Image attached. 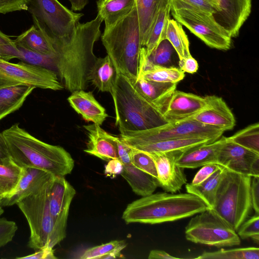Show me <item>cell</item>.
<instances>
[{
    "mask_svg": "<svg viewBox=\"0 0 259 259\" xmlns=\"http://www.w3.org/2000/svg\"><path fill=\"white\" fill-rule=\"evenodd\" d=\"M51 179L39 191L16 204L29 226L28 246L36 250L45 246L53 248L56 245L48 200V188Z\"/></svg>",
    "mask_w": 259,
    "mask_h": 259,
    "instance_id": "10",
    "label": "cell"
},
{
    "mask_svg": "<svg viewBox=\"0 0 259 259\" xmlns=\"http://www.w3.org/2000/svg\"><path fill=\"white\" fill-rule=\"evenodd\" d=\"M76 191L64 177L54 176L48 188V200L54 224V236L57 244L66 236L67 221L71 202Z\"/></svg>",
    "mask_w": 259,
    "mask_h": 259,
    "instance_id": "13",
    "label": "cell"
},
{
    "mask_svg": "<svg viewBox=\"0 0 259 259\" xmlns=\"http://www.w3.org/2000/svg\"><path fill=\"white\" fill-rule=\"evenodd\" d=\"M212 142L210 140L203 138H183L157 141L141 145L133 148L148 153H166L182 151L194 146Z\"/></svg>",
    "mask_w": 259,
    "mask_h": 259,
    "instance_id": "31",
    "label": "cell"
},
{
    "mask_svg": "<svg viewBox=\"0 0 259 259\" xmlns=\"http://www.w3.org/2000/svg\"><path fill=\"white\" fill-rule=\"evenodd\" d=\"M120 175L128 182L133 191L142 197L153 193L159 186L157 179L138 168L132 162L123 164Z\"/></svg>",
    "mask_w": 259,
    "mask_h": 259,
    "instance_id": "27",
    "label": "cell"
},
{
    "mask_svg": "<svg viewBox=\"0 0 259 259\" xmlns=\"http://www.w3.org/2000/svg\"><path fill=\"white\" fill-rule=\"evenodd\" d=\"M29 0H0V14L27 10Z\"/></svg>",
    "mask_w": 259,
    "mask_h": 259,
    "instance_id": "44",
    "label": "cell"
},
{
    "mask_svg": "<svg viewBox=\"0 0 259 259\" xmlns=\"http://www.w3.org/2000/svg\"><path fill=\"white\" fill-rule=\"evenodd\" d=\"M208 208L191 193L157 192L128 204L122 218L127 224H160L188 218Z\"/></svg>",
    "mask_w": 259,
    "mask_h": 259,
    "instance_id": "3",
    "label": "cell"
},
{
    "mask_svg": "<svg viewBox=\"0 0 259 259\" xmlns=\"http://www.w3.org/2000/svg\"><path fill=\"white\" fill-rule=\"evenodd\" d=\"M0 59H2V60H5V56L3 53V52L0 48Z\"/></svg>",
    "mask_w": 259,
    "mask_h": 259,
    "instance_id": "56",
    "label": "cell"
},
{
    "mask_svg": "<svg viewBox=\"0 0 259 259\" xmlns=\"http://www.w3.org/2000/svg\"><path fill=\"white\" fill-rule=\"evenodd\" d=\"M206 105L205 97L176 90L166 102L163 115L168 122L191 118Z\"/></svg>",
    "mask_w": 259,
    "mask_h": 259,
    "instance_id": "16",
    "label": "cell"
},
{
    "mask_svg": "<svg viewBox=\"0 0 259 259\" xmlns=\"http://www.w3.org/2000/svg\"><path fill=\"white\" fill-rule=\"evenodd\" d=\"M22 167L14 162L9 164H0V195L2 198L10 194L17 185Z\"/></svg>",
    "mask_w": 259,
    "mask_h": 259,
    "instance_id": "37",
    "label": "cell"
},
{
    "mask_svg": "<svg viewBox=\"0 0 259 259\" xmlns=\"http://www.w3.org/2000/svg\"><path fill=\"white\" fill-rule=\"evenodd\" d=\"M98 1H109V0H98Z\"/></svg>",
    "mask_w": 259,
    "mask_h": 259,
    "instance_id": "59",
    "label": "cell"
},
{
    "mask_svg": "<svg viewBox=\"0 0 259 259\" xmlns=\"http://www.w3.org/2000/svg\"><path fill=\"white\" fill-rule=\"evenodd\" d=\"M212 15L219 11L215 0H180Z\"/></svg>",
    "mask_w": 259,
    "mask_h": 259,
    "instance_id": "45",
    "label": "cell"
},
{
    "mask_svg": "<svg viewBox=\"0 0 259 259\" xmlns=\"http://www.w3.org/2000/svg\"><path fill=\"white\" fill-rule=\"evenodd\" d=\"M54 176L51 174L34 167H22V172L13 192L3 198L1 206L16 204L25 198L38 191Z\"/></svg>",
    "mask_w": 259,
    "mask_h": 259,
    "instance_id": "18",
    "label": "cell"
},
{
    "mask_svg": "<svg viewBox=\"0 0 259 259\" xmlns=\"http://www.w3.org/2000/svg\"><path fill=\"white\" fill-rule=\"evenodd\" d=\"M83 128L88 137L85 152L106 161L118 159L114 136L95 123L84 125Z\"/></svg>",
    "mask_w": 259,
    "mask_h": 259,
    "instance_id": "21",
    "label": "cell"
},
{
    "mask_svg": "<svg viewBox=\"0 0 259 259\" xmlns=\"http://www.w3.org/2000/svg\"><path fill=\"white\" fill-rule=\"evenodd\" d=\"M218 12L213 16L232 37H236L249 16L251 0H215Z\"/></svg>",
    "mask_w": 259,
    "mask_h": 259,
    "instance_id": "14",
    "label": "cell"
},
{
    "mask_svg": "<svg viewBox=\"0 0 259 259\" xmlns=\"http://www.w3.org/2000/svg\"><path fill=\"white\" fill-rule=\"evenodd\" d=\"M13 162L21 167H34L55 176L70 174L74 166L64 148L51 145L33 136L18 123L2 132Z\"/></svg>",
    "mask_w": 259,
    "mask_h": 259,
    "instance_id": "2",
    "label": "cell"
},
{
    "mask_svg": "<svg viewBox=\"0 0 259 259\" xmlns=\"http://www.w3.org/2000/svg\"><path fill=\"white\" fill-rule=\"evenodd\" d=\"M197 259H258L259 248L255 247L221 249L213 252H203Z\"/></svg>",
    "mask_w": 259,
    "mask_h": 259,
    "instance_id": "35",
    "label": "cell"
},
{
    "mask_svg": "<svg viewBox=\"0 0 259 259\" xmlns=\"http://www.w3.org/2000/svg\"><path fill=\"white\" fill-rule=\"evenodd\" d=\"M148 258L149 259H178L176 257L171 255L166 252L162 250H152L150 251Z\"/></svg>",
    "mask_w": 259,
    "mask_h": 259,
    "instance_id": "53",
    "label": "cell"
},
{
    "mask_svg": "<svg viewBox=\"0 0 259 259\" xmlns=\"http://www.w3.org/2000/svg\"><path fill=\"white\" fill-rule=\"evenodd\" d=\"M16 258L55 259L57 257L54 254V251L52 247L45 246L37 250L32 254L25 256L16 257Z\"/></svg>",
    "mask_w": 259,
    "mask_h": 259,
    "instance_id": "49",
    "label": "cell"
},
{
    "mask_svg": "<svg viewBox=\"0 0 259 259\" xmlns=\"http://www.w3.org/2000/svg\"><path fill=\"white\" fill-rule=\"evenodd\" d=\"M185 233L190 241L217 247L239 245L241 242L233 228L210 207L190 220Z\"/></svg>",
    "mask_w": 259,
    "mask_h": 259,
    "instance_id": "11",
    "label": "cell"
},
{
    "mask_svg": "<svg viewBox=\"0 0 259 259\" xmlns=\"http://www.w3.org/2000/svg\"><path fill=\"white\" fill-rule=\"evenodd\" d=\"M18 85L53 91L64 88L52 70L22 61L13 63L0 59V88Z\"/></svg>",
    "mask_w": 259,
    "mask_h": 259,
    "instance_id": "12",
    "label": "cell"
},
{
    "mask_svg": "<svg viewBox=\"0 0 259 259\" xmlns=\"http://www.w3.org/2000/svg\"><path fill=\"white\" fill-rule=\"evenodd\" d=\"M2 199H3L2 197L0 195V206H1V201H2Z\"/></svg>",
    "mask_w": 259,
    "mask_h": 259,
    "instance_id": "58",
    "label": "cell"
},
{
    "mask_svg": "<svg viewBox=\"0 0 259 259\" xmlns=\"http://www.w3.org/2000/svg\"><path fill=\"white\" fill-rule=\"evenodd\" d=\"M170 3L159 11L146 45L143 47L145 48L148 56L160 41L165 39L167 23L170 19Z\"/></svg>",
    "mask_w": 259,
    "mask_h": 259,
    "instance_id": "34",
    "label": "cell"
},
{
    "mask_svg": "<svg viewBox=\"0 0 259 259\" xmlns=\"http://www.w3.org/2000/svg\"><path fill=\"white\" fill-rule=\"evenodd\" d=\"M13 162L5 137L0 133V164H9Z\"/></svg>",
    "mask_w": 259,
    "mask_h": 259,
    "instance_id": "52",
    "label": "cell"
},
{
    "mask_svg": "<svg viewBox=\"0 0 259 259\" xmlns=\"http://www.w3.org/2000/svg\"><path fill=\"white\" fill-rule=\"evenodd\" d=\"M178 65L181 70L189 73H194L198 69V63L192 56L179 60Z\"/></svg>",
    "mask_w": 259,
    "mask_h": 259,
    "instance_id": "50",
    "label": "cell"
},
{
    "mask_svg": "<svg viewBox=\"0 0 259 259\" xmlns=\"http://www.w3.org/2000/svg\"><path fill=\"white\" fill-rule=\"evenodd\" d=\"M225 140V137L223 136L212 143L178 152L175 163L184 168H194L209 163L218 164L219 151Z\"/></svg>",
    "mask_w": 259,
    "mask_h": 259,
    "instance_id": "20",
    "label": "cell"
},
{
    "mask_svg": "<svg viewBox=\"0 0 259 259\" xmlns=\"http://www.w3.org/2000/svg\"><path fill=\"white\" fill-rule=\"evenodd\" d=\"M135 84L143 97L162 113L168 100L176 90L177 83L161 82L138 78Z\"/></svg>",
    "mask_w": 259,
    "mask_h": 259,
    "instance_id": "25",
    "label": "cell"
},
{
    "mask_svg": "<svg viewBox=\"0 0 259 259\" xmlns=\"http://www.w3.org/2000/svg\"><path fill=\"white\" fill-rule=\"evenodd\" d=\"M221 165L216 163H209L202 166L196 173L191 184L197 185L206 180L220 168Z\"/></svg>",
    "mask_w": 259,
    "mask_h": 259,
    "instance_id": "46",
    "label": "cell"
},
{
    "mask_svg": "<svg viewBox=\"0 0 259 259\" xmlns=\"http://www.w3.org/2000/svg\"><path fill=\"white\" fill-rule=\"evenodd\" d=\"M14 40L0 31V46L14 44Z\"/></svg>",
    "mask_w": 259,
    "mask_h": 259,
    "instance_id": "55",
    "label": "cell"
},
{
    "mask_svg": "<svg viewBox=\"0 0 259 259\" xmlns=\"http://www.w3.org/2000/svg\"><path fill=\"white\" fill-rule=\"evenodd\" d=\"M123 168V164L118 159H111L106 165L105 174L108 177L114 178L118 175H120Z\"/></svg>",
    "mask_w": 259,
    "mask_h": 259,
    "instance_id": "51",
    "label": "cell"
},
{
    "mask_svg": "<svg viewBox=\"0 0 259 259\" xmlns=\"http://www.w3.org/2000/svg\"><path fill=\"white\" fill-rule=\"evenodd\" d=\"M4 210L2 208V206H0V216L4 213Z\"/></svg>",
    "mask_w": 259,
    "mask_h": 259,
    "instance_id": "57",
    "label": "cell"
},
{
    "mask_svg": "<svg viewBox=\"0 0 259 259\" xmlns=\"http://www.w3.org/2000/svg\"><path fill=\"white\" fill-rule=\"evenodd\" d=\"M115 125L119 130L142 131L167 123L162 111L146 99L135 82L126 76L116 75L112 93Z\"/></svg>",
    "mask_w": 259,
    "mask_h": 259,
    "instance_id": "4",
    "label": "cell"
},
{
    "mask_svg": "<svg viewBox=\"0 0 259 259\" xmlns=\"http://www.w3.org/2000/svg\"><path fill=\"white\" fill-rule=\"evenodd\" d=\"M165 39L174 47L179 60L191 56L187 35L182 25L174 19H169L168 21Z\"/></svg>",
    "mask_w": 259,
    "mask_h": 259,
    "instance_id": "33",
    "label": "cell"
},
{
    "mask_svg": "<svg viewBox=\"0 0 259 259\" xmlns=\"http://www.w3.org/2000/svg\"><path fill=\"white\" fill-rule=\"evenodd\" d=\"M116 71L108 55L97 58L88 75L89 82L102 92L112 93Z\"/></svg>",
    "mask_w": 259,
    "mask_h": 259,
    "instance_id": "24",
    "label": "cell"
},
{
    "mask_svg": "<svg viewBox=\"0 0 259 259\" xmlns=\"http://www.w3.org/2000/svg\"><path fill=\"white\" fill-rule=\"evenodd\" d=\"M17 229L15 222L5 218H0V248L13 240Z\"/></svg>",
    "mask_w": 259,
    "mask_h": 259,
    "instance_id": "43",
    "label": "cell"
},
{
    "mask_svg": "<svg viewBox=\"0 0 259 259\" xmlns=\"http://www.w3.org/2000/svg\"><path fill=\"white\" fill-rule=\"evenodd\" d=\"M71 4L72 11L82 10L88 3V0H68Z\"/></svg>",
    "mask_w": 259,
    "mask_h": 259,
    "instance_id": "54",
    "label": "cell"
},
{
    "mask_svg": "<svg viewBox=\"0 0 259 259\" xmlns=\"http://www.w3.org/2000/svg\"><path fill=\"white\" fill-rule=\"evenodd\" d=\"M205 107L191 119L204 124L228 131L235 125V117L224 100L215 95L206 96Z\"/></svg>",
    "mask_w": 259,
    "mask_h": 259,
    "instance_id": "19",
    "label": "cell"
},
{
    "mask_svg": "<svg viewBox=\"0 0 259 259\" xmlns=\"http://www.w3.org/2000/svg\"><path fill=\"white\" fill-rule=\"evenodd\" d=\"M103 21L98 14L94 19L77 24L69 43L53 42L57 72L69 92L85 90L88 87L89 73L97 59L94 47L101 35Z\"/></svg>",
    "mask_w": 259,
    "mask_h": 259,
    "instance_id": "1",
    "label": "cell"
},
{
    "mask_svg": "<svg viewBox=\"0 0 259 259\" xmlns=\"http://www.w3.org/2000/svg\"><path fill=\"white\" fill-rule=\"evenodd\" d=\"M1 47L9 61L12 59L17 58L23 62L57 71L55 54L48 55L39 54L17 46L15 44L2 45Z\"/></svg>",
    "mask_w": 259,
    "mask_h": 259,
    "instance_id": "30",
    "label": "cell"
},
{
    "mask_svg": "<svg viewBox=\"0 0 259 259\" xmlns=\"http://www.w3.org/2000/svg\"><path fill=\"white\" fill-rule=\"evenodd\" d=\"M120 139L132 148L157 141L183 138H203L214 142L225 131L190 118L150 129L131 131L119 130Z\"/></svg>",
    "mask_w": 259,
    "mask_h": 259,
    "instance_id": "7",
    "label": "cell"
},
{
    "mask_svg": "<svg viewBox=\"0 0 259 259\" xmlns=\"http://www.w3.org/2000/svg\"><path fill=\"white\" fill-rule=\"evenodd\" d=\"M34 89L25 85L0 88V120L18 110Z\"/></svg>",
    "mask_w": 259,
    "mask_h": 259,
    "instance_id": "28",
    "label": "cell"
},
{
    "mask_svg": "<svg viewBox=\"0 0 259 259\" xmlns=\"http://www.w3.org/2000/svg\"><path fill=\"white\" fill-rule=\"evenodd\" d=\"M233 142L259 154V123L250 124L228 137Z\"/></svg>",
    "mask_w": 259,
    "mask_h": 259,
    "instance_id": "38",
    "label": "cell"
},
{
    "mask_svg": "<svg viewBox=\"0 0 259 259\" xmlns=\"http://www.w3.org/2000/svg\"><path fill=\"white\" fill-rule=\"evenodd\" d=\"M225 167L221 166L211 176L197 185L186 184L187 193L193 194L200 198L210 208L214 206L215 195Z\"/></svg>",
    "mask_w": 259,
    "mask_h": 259,
    "instance_id": "32",
    "label": "cell"
},
{
    "mask_svg": "<svg viewBox=\"0 0 259 259\" xmlns=\"http://www.w3.org/2000/svg\"><path fill=\"white\" fill-rule=\"evenodd\" d=\"M170 0H135L142 47H145L160 10Z\"/></svg>",
    "mask_w": 259,
    "mask_h": 259,
    "instance_id": "23",
    "label": "cell"
},
{
    "mask_svg": "<svg viewBox=\"0 0 259 259\" xmlns=\"http://www.w3.org/2000/svg\"><path fill=\"white\" fill-rule=\"evenodd\" d=\"M126 246L124 240H113L86 249L80 256L81 259H103L112 253H119Z\"/></svg>",
    "mask_w": 259,
    "mask_h": 259,
    "instance_id": "40",
    "label": "cell"
},
{
    "mask_svg": "<svg viewBox=\"0 0 259 259\" xmlns=\"http://www.w3.org/2000/svg\"><path fill=\"white\" fill-rule=\"evenodd\" d=\"M251 177L225 167L217 189L213 209L237 231L252 212Z\"/></svg>",
    "mask_w": 259,
    "mask_h": 259,
    "instance_id": "6",
    "label": "cell"
},
{
    "mask_svg": "<svg viewBox=\"0 0 259 259\" xmlns=\"http://www.w3.org/2000/svg\"><path fill=\"white\" fill-rule=\"evenodd\" d=\"M177 153H149L156 164L159 186L166 192L176 193L187 181L184 168L175 163Z\"/></svg>",
    "mask_w": 259,
    "mask_h": 259,
    "instance_id": "17",
    "label": "cell"
},
{
    "mask_svg": "<svg viewBox=\"0 0 259 259\" xmlns=\"http://www.w3.org/2000/svg\"><path fill=\"white\" fill-rule=\"evenodd\" d=\"M27 11L32 15L34 25L60 44L71 40L83 15L69 10L58 0H29Z\"/></svg>",
    "mask_w": 259,
    "mask_h": 259,
    "instance_id": "8",
    "label": "cell"
},
{
    "mask_svg": "<svg viewBox=\"0 0 259 259\" xmlns=\"http://www.w3.org/2000/svg\"><path fill=\"white\" fill-rule=\"evenodd\" d=\"M250 195L252 208L259 213V177H251Z\"/></svg>",
    "mask_w": 259,
    "mask_h": 259,
    "instance_id": "48",
    "label": "cell"
},
{
    "mask_svg": "<svg viewBox=\"0 0 259 259\" xmlns=\"http://www.w3.org/2000/svg\"><path fill=\"white\" fill-rule=\"evenodd\" d=\"M175 53L176 52L172 46L167 39H165L159 43L148 57L154 65L162 67H175L172 65Z\"/></svg>",
    "mask_w": 259,
    "mask_h": 259,
    "instance_id": "39",
    "label": "cell"
},
{
    "mask_svg": "<svg viewBox=\"0 0 259 259\" xmlns=\"http://www.w3.org/2000/svg\"><path fill=\"white\" fill-rule=\"evenodd\" d=\"M101 40L117 74H122L136 82L142 47L136 7L121 20L105 28Z\"/></svg>",
    "mask_w": 259,
    "mask_h": 259,
    "instance_id": "5",
    "label": "cell"
},
{
    "mask_svg": "<svg viewBox=\"0 0 259 259\" xmlns=\"http://www.w3.org/2000/svg\"><path fill=\"white\" fill-rule=\"evenodd\" d=\"M257 161H259V154L225 137L219 151L218 164L231 171L252 177V167Z\"/></svg>",
    "mask_w": 259,
    "mask_h": 259,
    "instance_id": "15",
    "label": "cell"
},
{
    "mask_svg": "<svg viewBox=\"0 0 259 259\" xmlns=\"http://www.w3.org/2000/svg\"><path fill=\"white\" fill-rule=\"evenodd\" d=\"M185 72L177 67H162L154 65L148 71L142 74L138 78L146 80L167 83H178L183 79Z\"/></svg>",
    "mask_w": 259,
    "mask_h": 259,
    "instance_id": "36",
    "label": "cell"
},
{
    "mask_svg": "<svg viewBox=\"0 0 259 259\" xmlns=\"http://www.w3.org/2000/svg\"><path fill=\"white\" fill-rule=\"evenodd\" d=\"M16 46L44 55H54L52 39L40 28L32 25L14 40Z\"/></svg>",
    "mask_w": 259,
    "mask_h": 259,
    "instance_id": "26",
    "label": "cell"
},
{
    "mask_svg": "<svg viewBox=\"0 0 259 259\" xmlns=\"http://www.w3.org/2000/svg\"><path fill=\"white\" fill-rule=\"evenodd\" d=\"M170 13L208 47L220 50L230 49L232 37L215 20L213 15L180 0H170Z\"/></svg>",
    "mask_w": 259,
    "mask_h": 259,
    "instance_id": "9",
    "label": "cell"
},
{
    "mask_svg": "<svg viewBox=\"0 0 259 259\" xmlns=\"http://www.w3.org/2000/svg\"><path fill=\"white\" fill-rule=\"evenodd\" d=\"M98 14L109 28L127 15L135 6V0H109L97 2Z\"/></svg>",
    "mask_w": 259,
    "mask_h": 259,
    "instance_id": "29",
    "label": "cell"
},
{
    "mask_svg": "<svg viewBox=\"0 0 259 259\" xmlns=\"http://www.w3.org/2000/svg\"><path fill=\"white\" fill-rule=\"evenodd\" d=\"M239 237L245 239L251 238L257 244L259 242V213L249 217L240 226L237 231Z\"/></svg>",
    "mask_w": 259,
    "mask_h": 259,
    "instance_id": "42",
    "label": "cell"
},
{
    "mask_svg": "<svg viewBox=\"0 0 259 259\" xmlns=\"http://www.w3.org/2000/svg\"><path fill=\"white\" fill-rule=\"evenodd\" d=\"M71 107L88 122L101 125L108 114L91 92L76 90L67 98Z\"/></svg>",
    "mask_w": 259,
    "mask_h": 259,
    "instance_id": "22",
    "label": "cell"
},
{
    "mask_svg": "<svg viewBox=\"0 0 259 259\" xmlns=\"http://www.w3.org/2000/svg\"><path fill=\"white\" fill-rule=\"evenodd\" d=\"M130 156L134 166L157 179L156 164L149 153L132 148Z\"/></svg>",
    "mask_w": 259,
    "mask_h": 259,
    "instance_id": "41",
    "label": "cell"
},
{
    "mask_svg": "<svg viewBox=\"0 0 259 259\" xmlns=\"http://www.w3.org/2000/svg\"><path fill=\"white\" fill-rule=\"evenodd\" d=\"M117 149L118 159L122 164L131 162V151L132 148L125 144L119 137L114 136Z\"/></svg>",
    "mask_w": 259,
    "mask_h": 259,
    "instance_id": "47",
    "label": "cell"
}]
</instances>
